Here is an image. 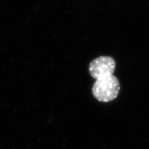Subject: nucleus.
<instances>
[{
	"mask_svg": "<svg viewBox=\"0 0 149 149\" xmlns=\"http://www.w3.org/2000/svg\"><path fill=\"white\" fill-rule=\"evenodd\" d=\"M115 67V59L111 56H100L89 64V74L96 79L93 86L92 93L98 101L109 102L118 96L120 84L113 74Z\"/></svg>",
	"mask_w": 149,
	"mask_h": 149,
	"instance_id": "1",
	"label": "nucleus"
}]
</instances>
